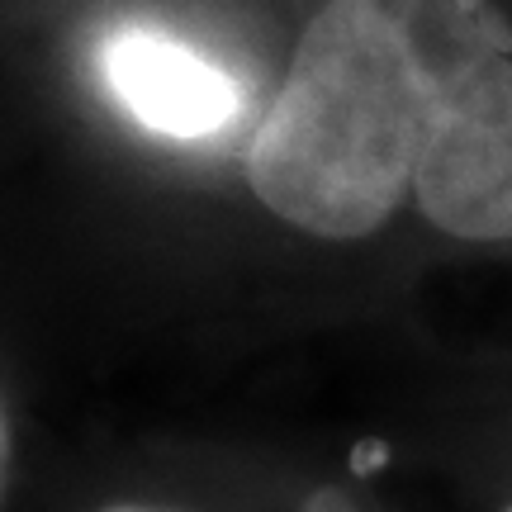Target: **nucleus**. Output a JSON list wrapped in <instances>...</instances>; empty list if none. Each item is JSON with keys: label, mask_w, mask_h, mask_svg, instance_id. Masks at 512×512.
<instances>
[{"label": "nucleus", "mask_w": 512, "mask_h": 512, "mask_svg": "<svg viewBox=\"0 0 512 512\" xmlns=\"http://www.w3.org/2000/svg\"><path fill=\"white\" fill-rule=\"evenodd\" d=\"M247 185L313 238L403 195L465 242L512 238V29L489 0H328L247 147Z\"/></svg>", "instance_id": "obj_1"}, {"label": "nucleus", "mask_w": 512, "mask_h": 512, "mask_svg": "<svg viewBox=\"0 0 512 512\" xmlns=\"http://www.w3.org/2000/svg\"><path fill=\"white\" fill-rule=\"evenodd\" d=\"M110 95L162 138H209L238 119V81L181 38L119 29L100 48Z\"/></svg>", "instance_id": "obj_2"}, {"label": "nucleus", "mask_w": 512, "mask_h": 512, "mask_svg": "<svg viewBox=\"0 0 512 512\" xmlns=\"http://www.w3.org/2000/svg\"><path fill=\"white\" fill-rule=\"evenodd\" d=\"M5 446H10V427H5V408H0V479H5Z\"/></svg>", "instance_id": "obj_3"}, {"label": "nucleus", "mask_w": 512, "mask_h": 512, "mask_svg": "<svg viewBox=\"0 0 512 512\" xmlns=\"http://www.w3.org/2000/svg\"><path fill=\"white\" fill-rule=\"evenodd\" d=\"M105 512H147V508H105Z\"/></svg>", "instance_id": "obj_4"}, {"label": "nucleus", "mask_w": 512, "mask_h": 512, "mask_svg": "<svg viewBox=\"0 0 512 512\" xmlns=\"http://www.w3.org/2000/svg\"><path fill=\"white\" fill-rule=\"evenodd\" d=\"M508 512H512V508H508Z\"/></svg>", "instance_id": "obj_5"}]
</instances>
